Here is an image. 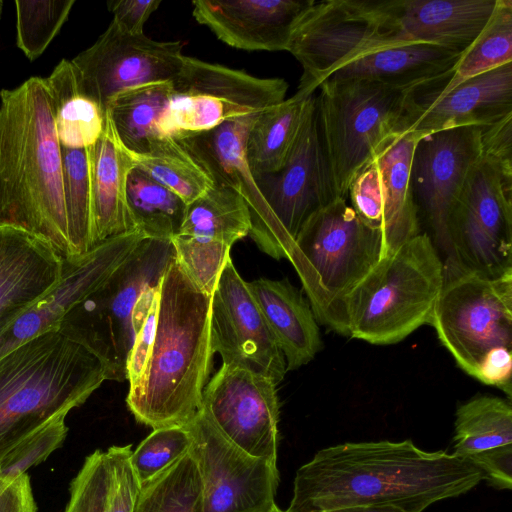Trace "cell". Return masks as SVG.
<instances>
[{"label": "cell", "mask_w": 512, "mask_h": 512, "mask_svg": "<svg viewBox=\"0 0 512 512\" xmlns=\"http://www.w3.org/2000/svg\"><path fill=\"white\" fill-rule=\"evenodd\" d=\"M175 258L171 240L144 238L103 285L68 317L83 326L104 359L109 380H127L141 295L158 286Z\"/></svg>", "instance_id": "8fae6325"}, {"label": "cell", "mask_w": 512, "mask_h": 512, "mask_svg": "<svg viewBox=\"0 0 512 512\" xmlns=\"http://www.w3.org/2000/svg\"><path fill=\"white\" fill-rule=\"evenodd\" d=\"M62 413L41 426L4 459L0 473L17 476L45 461L65 441L68 434L66 417Z\"/></svg>", "instance_id": "7bdbcfd3"}, {"label": "cell", "mask_w": 512, "mask_h": 512, "mask_svg": "<svg viewBox=\"0 0 512 512\" xmlns=\"http://www.w3.org/2000/svg\"><path fill=\"white\" fill-rule=\"evenodd\" d=\"M171 242L175 259L188 278L202 292L212 295L230 258L231 247L181 235L174 236Z\"/></svg>", "instance_id": "b9f144b4"}, {"label": "cell", "mask_w": 512, "mask_h": 512, "mask_svg": "<svg viewBox=\"0 0 512 512\" xmlns=\"http://www.w3.org/2000/svg\"><path fill=\"white\" fill-rule=\"evenodd\" d=\"M276 386L264 376L222 365L204 388L201 411L240 450L277 464L280 411Z\"/></svg>", "instance_id": "ac0fdd59"}, {"label": "cell", "mask_w": 512, "mask_h": 512, "mask_svg": "<svg viewBox=\"0 0 512 512\" xmlns=\"http://www.w3.org/2000/svg\"><path fill=\"white\" fill-rule=\"evenodd\" d=\"M482 156L492 161L503 178L512 183V114L482 128Z\"/></svg>", "instance_id": "f6af8a7d"}, {"label": "cell", "mask_w": 512, "mask_h": 512, "mask_svg": "<svg viewBox=\"0 0 512 512\" xmlns=\"http://www.w3.org/2000/svg\"><path fill=\"white\" fill-rule=\"evenodd\" d=\"M251 215L248 204L234 189L214 184L187 205L177 235L216 241L229 247L249 235Z\"/></svg>", "instance_id": "4dcf8cb0"}, {"label": "cell", "mask_w": 512, "mask_h": 512, "mask_svg": "<svg viewBox=\"0 0 512 512\" xmlns=\"http://www.w3.org/2000/svg\"><path fill=\"white\" fill-rule=\"evenodd\" d=\"M262 512H284L283 510H281L276 504L273 505L271 508L265 510V511H262Z\"/></svg>", "instance_id": "816d5d0a"}, {"label": "cell", "mask_w": 512, "mask_h": 512, "mask_svg": "<svg viewBox=\"0 0 512 512\" xmlns=\"http://www.w3.org/2000/svg\"><path fill=\"white\" fill-rule=\"evenodd\" d=\"M61 153L69 240L72 256H78L93 248L89 148L61 147Z\"/></svg>", "instance_id": "8d00e7d4"}, {"label": "cell", "mask_w": 512, "mask_h": 512, "mask_svg": "<svg viewBox=\"0 0 512 512\" xmlns=\"http://www.w3.org/2000/svg\"><path fill=\"white\" fill-rule=\"evenodd\" d=\"M170 101L156 125L159 137L212 130L223 123L262 112L285 100L288 83L185 56L171 81Z\"/></svg>", "instance_id": "30bf717a"}, {"label": "cell", "mask_w": 512, "mask_h": 512, "mask_svg": "<svg viewBox=\"0 0 512 512\" xmlns=\"http://www.w3.org/2000/svg\"><path fill=\"white\" fill-rule=\"evenodd\" d=\"M444 262L427 233L383 256L344 300L348 337L374 345L404 340L430 324Z\"/></svg>", "instance_id": "8992f818"}, {"label": "cell", "mask_w": 512, "mask_h": 512, "mask_svg": "<svg viewBox=\"0 0 512 512\" xmlns=\"http://www.w3.org/2000/svg\"><path fill=\"white\" fill-rule=\"evenodd\" d=\"M171 94V81L153 82L125 90L111 101L106 113L125 149L142 154L159 137L156 125Z\"/></svg>", "instance_id": "1f68e13d"}, {"label": "cell", "mask_w": 512, "mask_h": 512, "mask_svg": "<svg viewBox=\"0 0 512 512\" xmlns=\"http://www.w3.org/2000/svg\"><path fill=\"white\" fill-rule=\"evenodd\" d=\"M64 257L47 241L0 225V320L21 311L61 279Z\"/></svg>", "instance_id": "603a6c76"}, {"label": "cell", "mask_w": 512, "mask_h": 512, "mask_svg": "<svg viewBox=\"0 0 512 512\" xmlns=\"http://www.w3.org/2000/svg\"><path fill=\"white\" fill-rule=\"evenodd\" d=\"M331 512H408L394 505L365 504L355 505L333 510Z\"/></svg>", "instance_id": "f907efd6"}, {"label": "cell", "mask_w": 512, "mask_h": 512, "mask_svg": "<svg viewBox=\"0 0 512 512\" xmlns=\"http://www.w3.org/2000/svg\"><path fill=\"white\" fill-rule=\"evenodd\" d=\"M182 41L131 35L113 21L93 45L71 61L79 91L103 113L121 92L153 82L172 81L184 58Z\"/></svg>", "instance_id": "5bb4252c"}, {"label": "cell", "mask_w": 512, "mask_h": 512, "mask_svg": "<svg viewBox=\"0 0 512 512\" xmlns=\"http://www.w3.org/2000/svg\"><path fill=\"white\" fill-rule=\"evenodd\" d=\"M92 194V244L136 230L127 205V181L136 167L109 115L98 141L89 147Z\"/></svg>", "instance_id": "cb8c5ba5"}, {"label": "cell", "mask_w": 512, "mask_h": 512, "mask_svg": "<svg viewBox=\"0 0 512 512\" xmlns=\"http://www.w3.org/2000/svg\"><path fill=\"white\" fill-rule=\"evenodd\" d=\"M212 295L198 289L174 258L160 282L153 347L127 406L152 429L187 426L201 412L214 352Z\"/></svg>", "instance_id": "3957f363"}, {"label": "cell", "mask_w": 512, "mask_h": 512, "mask_svg": "<svg viewBox=\"0 0 512 512\" xmlns=\"http://www.w3.org/2000/svg\"><path fill=\"white\" fill-rule=\"evenodd\" d=\"M431 326L457 365L512 396V272L491 278L443 260Z\"/></svg>", "instance_id": "5b68a950"}, {"label": "cell", "mask_w": 512, "mask_h": 512, "mask_svg": "<svg viewBox=\"0 0 512 512\" xmlns=\"http://www.w3.org/2000/svg\"><path fill=\"white\" fill-rule=\"evenodd\" d=\"M2 6H3V2H2V0H0V18H1V13H2Z\"/></svg>", "instance_id": "f5cc1de1"}, {"label": "cell", "mask_w": 512, "mask_h": 512, "mask_svg": "<svg viewBox=\"0 0 512 512\" xmlns=\"http://www.w3.org/2000/svg\"><path fill=\"white\" fill-rule=\"evenodd\" d=\"M272 218L266 254L289 260L306 220L338 198L319 127L316 96L306 103L295 143L283 167L256 178Z\"/></svg>", "instance_id": "4fadbf2b"}, {"label": "cell", "mask_w": 512, "mask_h": 512, "mask_svg": "<svg viewBox=\"0 0 512 512\" xmlns=\"http://www.w3.org/2000/svg\"><path fill=\"white\" fill-rule=\"evenodd\" d=\"M314 0H195L192 14L225 44L246 51H287Z\"/></svg>", "instance_id": "44dd1931"}, {"label": "cell", "mask_w": 512, "mask_h": 512, "mask_svg": "<svg viewBox=\"0 0 512 512\" xmlns=\"http://www.w3.org/2000/svg\"><path fill=\"white\" fill-rule=\"evenodd\" d=\"M453 69L406 90L397 134L422 137L464 126L487 127L512 114V63L447 89Z\"/></svg>", "instance_id": "9a60e30c"}, {"label": "cell", "mask_w": 512, "mask_h": 512, "mask_svg": "<svg viewBox=\"0 0 512 512\" xmlns=\"http://www.w3.org/2000/svg\"><path fill=\"white\" fill-rule=\"evenodd\" d=\"M210 338L223 365L264 376L276 385L283 380L284 355L231 258L212 293Z\"/></svg>", "instance_id": "ffe728a7"}, {"label": "cell", "mask_w": 512, "mask_h": 512, "mask_svg": "<svg viewBox=\"0 0 512 512\" xmlns=\"http://www.w3.org/2000/svg\"><path fill=\"white\" fill-rule=\"evenodd\" d=\"M113 482L108 449H97L84 462L69 487L64 512H109Z\"/></svg>", "instance_id": "ab89813d"}, {"label": "cell", "mask_w": 512, "mask_h": 512, "mask_svg": "<svg viewBox=\"0 0 512 512\" xmlns=\"http://www.w3.org/2000/svg\"><path fill=\"white\" fill-rule=\"evenodd\" d=\"M192 441L187 426L153 429L130 455V464L139 484L148 482L185 455Z\"/></svg>", "instance_id": "60d3db41"}, {"label": "cell", "mask_w": 512, "mask_h": 512, "mask_svg": "<svg viewBox=\"0 0 512 512\" xmlns=\"http://www.w3.org/2000/svg\"><path fill=\"white\" fill-rule=\"evenodd\" d=\"M158 306L159 294L153 301L135 335L127 366V380L129 381V388L138 383L149 359L154 343Z\"/></svg>", "instance_id": "bcb514c9"}, {"label": "cell", "mask_w": 512, "mask_h": 512, "mask_svg": "<svg viewBox=\"0 0 512 512\" xmlns=\"http://www.w3.org/2000/svg\"><path fill=\"white\" fill-rule=\"evenodd\" d=\"M145 236L138 230L111 237L88 252L64 258L62 277L44 296L0 320V358L63 323L97 291Z\"/></svg>", "instance_id": "e0dca14e"}, {"label": "cell", "mask_w": 512, "mask_h": 512, "mask_svg": "<svg viewBox=\"0 0 512 512\" xmlns=\"http://www.w3.org/2000/svg\"><path fill=\"white\" fill-rule=\"evenodd\" d=\"M484 473L465 458L411 440L343 443L319 450L296 472L284 512H331L384 504L423 512L472 490Z\"/></svg>", "instance_id": "6da1fadb"}, {"label": "cell", "mask_w": 512, "mask_h": 512, "mask_svg": "<svg viewBox=\"0 0 512 512\" xmlns=\"http://www.w3.org/2000/svg\"><path fill=\"white\" fill-rule=\"evenodd\" d=\"M187 428L201 477V512H262L276 504L277 464L240 450L202 411Z\"/></svg>", "instance_id": "2e32d148"}, {"label": "cell", "mask_w": 512, "mask_h": 512, "mask_svg": "<svg viewBox=\"0 0 512 512\" xmlns=\"http://www.w3.org/2000/svg\"><path fill=\"white\" fill-rule=\"evenodd\" d=\"M512 63V1L497 0L494 12L476 40L461 55L445 87Z\"/></svg>", "instance_id": "d590c367"}, {"label": "cell", "mask_w": 512, "mask_h": 512, "mask_svg": "<svg viewBox=\"0 0 512 512\" xmlns=\"http://www.w3.org/2000/svg\"><path fill=\"white\" fill-rule=\"evenodd\" d=\"M161 0H113L107 6L113 14L112 21L131 35L144 34L143 27L150 15L157 10Z\"/></svg>", "instance_id": "c3c4849f"}, {"label": "cell", "mask_w": 512, "mask_h": 512, "mask_svg": "<svg viewBox=\"0 0 512 512\" xmlns=\"http://www.w3.org/2000/svg\"><path fill=\"white\" fill-rule=\"evenodd\" d=\"M419 138L410 132L394 134L373 160L379 172L382 204L381 258L420 233L410 183L412 156Z\"/></svg>", "instance_id": "4316f807"}, {"label": "cell", "mask_w": 512, "mask_h": 512, "mask_svg": "<svg viewBox=\"0 0 512 512\" xmlns=\"http://www.w3.org/2000/svg\"><path fill=\"white\" fill-rule=\"evenodd\" d=\"M452 454L467 458L512 444L511 401L491 395L471 398L456 411Z\"/></svg>", "instance_id": "d6a6232c"}, {"label": "cell", "mask_w": 512, "mask_h": 512, "mask_svg": "<svg viewBox=\"0 0 512 512\" xmlns=\"http://www.w3.org/2000/svg\"><path fill=\"white\" fill-rule=\"evenodd\" d=\"M401 0H328L314 3L297 22L288 47L301 64L297 92L310 96L333 73L402 38Z\"/></svg>", "instance_id": "ba28073f"}, {"label": "cell", "mask_w": 512, "mask_h": 512, "mask_svg": "<svg viewBox=\"0 0 512 512\" xmlns=\"http://www.w3.org/2000/svg\"><path fill=\"white\" fill-rule=\"evenodd\" d=\"M0 225L25 230L71 257L61 145L45 78L0 92Z\"/></svg>", "instance_id": "7a4b0ae2"}, {"label": "cell", "mask_w": 512, "mask_h": 512, "mask_svg": "<svg viewBox=\"0 0 512 512\" xmlns=\"http://www.w3.org/2000/svg\"><path fill=\"white\" fill-rule=\"evenodd\" d=\"M271 333L292 371L308 364L322 347L318 322L309 302L288 279L247 282Z\"/></svg>", "instance_id": "d4e9b609"}, {"label": "cell", "mask_w": 512, "mask_h": 512, "mask_svg": "<svg viewBox=\"0 0 512 512\" xmlns=\"http://www.w3.org/2000/svg\"><path fill=\"white\" fill-rule=\"evenodd\" d=\"M462 54L432 43L411 42L359 59L339 69L329 78L370 79L413 85L450 71Z\"/></svg>", "instance_id": "83f0119b"}, {"label": "cell", "mask_w": 512, "mask_h": 512, "mask_svg": "<svg viewBox=\"0 0 512 512\" xmlns=\"http://www.w3.org/2000/svg\"><path fill=\"white\" fill-rule=\"evenodd\" d=\"M381 254V233L366 225L346 199H334L306 220L289 261L318 323L348 336L345 297Z\"/></svg>", "instance_id": "52a82bcc"}, {"label": "cell", "mask_w": 512, "mask_h": 512, "mask_svg": "<svg viewBox=\"0 0 512 512\" xmlns=\"http://www.w3.org/2000/svg\"><path fill=\"white\" fill-rule=\"evenodd\" d=\"M497 0H401L406 42H425L464 53L490 20Z\"/></svg>", "instance_id": "484cf974"}, {"label": "cell", "mask_w": 512, "mask_h": 512, "mask_svg": "<svg viewBox=\"0 0 512 512\" xmlns=\"http://www.w3.org/2000/svg\"><path fill=\"white\" fill-rule=\"evenodd\" d=\"M52 101L55 132L61 147H92L102 135L105 124V114L99 105L80 92Z\"/></svg>", "instance_id": "f35d334b"}, {"label": "cell", "mask_w": 512, "mask_h": 512, "mask_svg": "<svg viewBox=\"0 0 512 512\" xmlns=\"http://www.w3.org/2000/svg\"><path fill=\"white\" fill-rule=\"evenodd\" d=\"M16 43L25 56L37 59L66 22L75 0H16Z\"/></svg>", "instance_id": "74e56055"}, {"label": "cell", "mask_w": 512, "mask_h": 512, "mask_svg": "<svg viewBox=\"0 0 512 512\" xmlns=\"http://www.w3.org/2000/svg\"><path fill=\"white\" fill-rule=\"evenodd\" d=\"M109 380L86 329L71 318L0 358V466L53 417L81 406Z\"/></svg>", "instance_id": "277c9868"}, {"label": "cell", "mask_w": 512, "mask_h": 512, "mask_svg": "<svg viewBox=\"0 0 512 512\" xmlns=\"http://www.w3.org/2000/svg\"><path fill=\"white\" fill-rule=\"evenodd\" d=\"M202 483L192 452L140 485L134 512H201Z\"/></svg>", "instance_id": "e575fe53"}, {"label": "cell", "mask_w": 512, "mask_h": 512, "mask_svg": "<svg viewBox=\"0 0 512 512\" xmlns=\"http://www.w3.org/2000/svg\"><path fill=\"white\" fill-rule=\"evenodd\" d=\"M259 113L178 138L198 156L215 184L230 187L244 198L251 215L249 235L265 253L271 238L272 218L246 158L247 136Z\"/></svg>", "instance_id": "7402d4cb"}, {"label": "cell", "mask_w": 512, "mask_h": 512, "mask_svg": "<svg viewBox=\"0 0 512 512\" xmlns=\"http://www.w3.org/2000/svg\"><path fill=\"white\" fill-rule=\"evenodd\" d=\"M410 86L328 78L318 87L319 127L338 198L347 199L352 181L397 134Z\"/></svg>", "instance_id": "9c48e42d"}, {"label": "cell", "mask_w": 512, "mask_h": 512, "mask_svg": "<svg viewBox=\"0 0 512 512\" xmlns=\"http://www.w3.org/2000/svg\"><path fill=\"white\" fill-rule=\"evenodd\" d=\"M482 128L464 126L427 134L419 138L414 148L410 170L414 202L445 259L450 255L449 215L481 157Z\"/></svg>", "instance_id": "d6986e66"}, {"label": "cell", "mask_w": 512, "mask_h": 512, "mask_svg": "<svg viewBox=\"0 0 512 512\" xmlns=\"http://www.w3.org/2000/svg\"><path fill=\"white\" fill-rule=\"evenodd\" d=\"M128 153L138 169L177 194L187 205L215 184L206 166L181 138L157 137L151 140L146 152Z\"/></svg>", "instance_id": "f546056e"}, {"label": "cell", "mask_w": 512, "mask_h": 512, "mask_svg": "<svg viewBox=\"0 0 512 512\" xmlns=\"http://www.w3.org/2000/svg\"><path fill=\"white\" fill-rule=\"evenodd\" d=\"M131 447L128 444L108 448L113 466L109 512H134L140 484L130 464Z\"/></svg>", "instance_id": "ee69618b"}, {"label": "cell", "mask_w": 512, "mask_h": 512, "mask_svg": "<svg viewBox=\"0 0 512 512\" xmlns=\"http://www.w3.org/2000/svg\"><path fill=\"white\" fill-rule=\"evenodd\" d=\"M127 205L136 230L145 238L171 240L179 233L187 204L135 167L127 181Z\"/></svg>", "instance_id": "836d02e7"}, {"label": "cell", "mask_w": 512, "mask_h": 512, "mask_svg": "<svg viewBox=\"0 0 512 512\" xmlns=\"http://www.w3.org/2000/svg\"><path fill=\"white\" fill-rule=\"evenodd\" d=\"M0 512H37L30 476L0 473Z\"/></svg>", "instance_id": "681fc988"}, {"label": "cell", "mask_w": 512, "mask_h": 512, "mask_svg": "<svg viewBox=\"0 0 512 512\" xmlns=\"http://www.w3.org/2000/svg\"><path fill=\"white\" fill-rule=\"evenodd\" d=\"M448 238L445 260L491 278L512 272V183L482 154L450 212Z\"/></svg>", "instance_id": "7c38bea8"}, {"label": "cell", "mask_w": 512, "mask_h": 512, "mask_svg": "<svg viewBox=\"0 0 512 512\" xmlns=\"http://www.w3.org/2000/svg\"><path fill=\"white\" fill-rule=\"evenodd\" d=\"M466 459L484 473L490 485L498 489H511L512 444L481 451Z\"/></svg>", "instance_id": "7dc6e473"}, {"label": "cell", "mask_w": 512, "mask_h": 512, "mask_svg": "<svg viewBox=\"0 0 512 512\" xmlns=\"http://www.w3.org/2000/svg\"><path fill=\"white\" fill-rule=\"evenodd\" d=\"M310 96L296 92L292 97L263 110L255 119L246 140V158L255 179L275 173L285 164L299 133Z\"/></svg>", "instance_id": "f1b7e54d"}]
</instances>
